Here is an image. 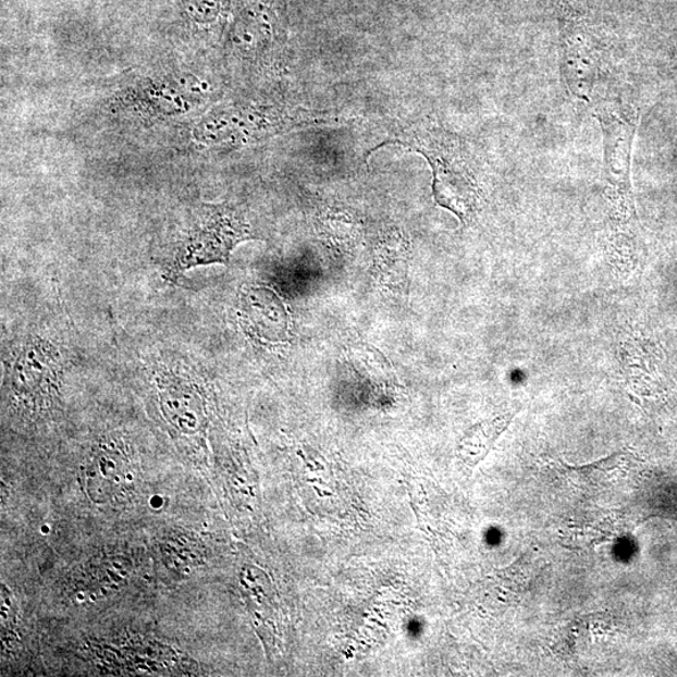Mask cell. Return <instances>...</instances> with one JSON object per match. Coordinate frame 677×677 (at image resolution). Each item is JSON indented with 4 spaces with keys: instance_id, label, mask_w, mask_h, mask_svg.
<instances>
[{
    "instance_id": "cell-6",
    "label": "cell",
    "mask_w": 677,
    "mask_h": 677,
    "mask_svg": "<svg viewBox=\"0 0 677 677\" xmlns=\"http://www.w3.org/2000/svg\"><path fill=\"white\" fill-rule=\"evenodd\" d=\"M82 472L88 497L97 503L118 498L134 480L126 445L119 440L96 444Z\"/></svg>"
},
{
    "instance_id": "cell-7",
    "label": "cell",
    "mask_w": 677,
    "mask_h": 677,
    "mask_svg": "<svg viewBox=\"0 0 677 677\" xmlns=\"http://www.w3.org/2000/svg\"><path fill=\"white\" fill-rule=\"evenodd\" d=\"M241 316L246 333L263 343L280 344L288 338L291 318L280 297L268 287L243 292Z\"/></svg>"
},
{
    "instance_id": "cell-9",
    "label": "cell",
    "mask_w": 677,
    "mask_h": 677,
    "mask_svg": "<svg viewBox=\"0 0 677 677\" xmlns=\"http://www.w3.org/2000/svg\"><path fill=\"white\" fill-rule=\"evenodd\" d=\"M518 410L506 413L469 429L458 444V457L468 468H475L491 452L495 442L506 431Z\"/></svg>"
},
{
    "instance_id": "cell-2",
    "label": "cell",
    "mask_w": 677,
    "mask_h": 677,
    "mask_svg": "<svg viewBox=\"0 0 677 677\" xmlns=\"http://www.w3.org/2000/svg\"><path fill=\"white\" fill-rule=\"evenodd\" d=\"M386 144L409 147L423 155L433 170L435 202L457 214L461 222L470 218L480 194L456 138L440 130H408L378 147Z\"/></svg>"
},
{
    "instance_id": "cell-4",
    "label": "cell",
    "mask_w": 677,
    "mask_h": 677,
    "mask_svg": "<svg viewBox=\"0 0 677 677\" xmlns=\"http://www.w3.org/2000/svg\"><path fill=\"white\" fill-rule=\"evenodd\" d=\"M209 86L196 74L170 72L146 78L122 96L131 111L147 119H173L196 112L208 102Z\"/></svg>"
},
{
    "instance_id": "cell-5",
    "label": "cell",
    "mask_w": 677,
    "mask_h": 677,
    "mask_svg": "<svg viewBox=\"0 0 677 677\" xmlns=\"http://www.w3.org/2000/svg\"><path fill=\"white\" fill-rule=\"evenodd\" d=\"M278 122L269 111L251 107L217 109L198 121L193 130L196 146L210 148L236 141H249L270 134Z\"/></svg>"
},
{
    "instance_id": "cell-11",
    "label": "cell",
    "mask_w": 677,
    "mask_h": 677,
    "mask_svg": "<svg viewBox=\"0 0 677 677\" xmlns=\"http://www.w3.org/2000/svg\"><path fill=\"white\" fill-rule=\"evenodd\" d=\"M180 10L197 26H210L219 20L221 0H176Z\"/></svg>"
},
{
    "instance_id": "cell-1",
    "label": "cell",
    "mask_w": 677,
    "mask_h": 677,
    "mask_svg": "<svg viewBox=\"0 0 677 677\" xmlns=\"http://www.w3.org/2000/svg\"><path fill=\"white\" fill-rule=\"evenodd\" d=\"M255 234L246 214L235 205L200 204L189 212L168 246L164 276L177 280L186 270L210 263H229L238 244Z\"/></svg>"
},
{
    "instance_id": "cell-10",
    "label": "cell",
    "mask_w": 677,
    "mask_h": 677,
    "mask_svg": "<svg viewBox=\"0 0 677 677\" xmlns=\"http://www.w3.org/2000/svg\"><path fill=\"white\" fill-rule=\"evenodd\" d=\"M377 269L385 285L401 284L408 271L407 250L399 242L394 243L393 247L384 244L377 256Z\"/></svg>"
},
{
    "instance_id": "cell-3",
    "label": "cell",
    "mask_w": 677,
    "mask_h": 677,
    "mask_svg": "<svg viewBox=\"0 0 677 677\" xmlns=\"http://www.w3.org/2000/svg\"><path fill=\"white\" fill-rule=\"evenodd\" d=\"M61 357L51 343L32 337L13 354L10 384L14 404L30 413L52 406L60 391Z\"/></svg>"
},
{
    "instance_id": "cell-8",
    "label": "cell",
    "mask_w": 677,
    "mask_h": 677,
    "mask_svg": "<svg viewBox=\"0 0 677 677\" xmlns=\"http://www.w3.org/2000/svg\"><path fill=\"white\" fill-rule=\"evenodd\" d=\"M164 415L184 431H197L202 417V401L197 386L186 378L171 373L159 377Z\"/></svg>"
}]
</instances>
